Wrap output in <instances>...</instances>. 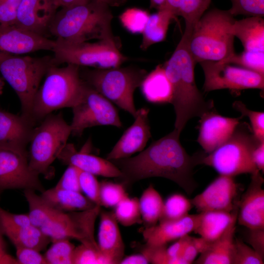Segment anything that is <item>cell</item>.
<instances>
[{"label":"cell","instance_id":"1","mask_svg":"<svg viewBox=\"0 0 264 264\" xmlns=\"http://www.w3.org/2000/svg\"><path fill=\"white\" fill-rule=\"evenodd\" d=\"M181 132L174 130L134 156L110 160L120 170V178L132 184L153 177L171 180L191 194L197 187L193 169L199 164V154L190 156L182 146Z\"/></svg>","mask_w":264,"mask_h":264},{"label":"cell","instance_id":"2","mask_svg":"<svg viewBox=\"0 0 264 264\" xmlns=\"http://www.w3.org/2000/svg\"><path fill=\"white\" fill-rule=\"evenodd\" d=\"M189 37L183 33L173 54L163 65L172 87L171 103L176 114L175 128L180 132L190 119L200 117L214 107L213 101L205 100L197 86L194 74L197 63L189 49Z\"/></svg>","mask_w":264,"mask_h":264},{"label":"cell","instance_id":"3","mask_svg":"<svg viewBox=\"0 0 264 264\" xmlns=\"http://www.w3.org/2000/svg\"><path fill=\"white\" fill-rule=\"evenodd\" d=\"M112 19L110 7L92 0L57 10L48 33L56 39L71 43L116 40L111 27Z\"/></svg>","mask_w":264,"mask_h":264},{"label":"cell","instance_id":"4","mask_svg":"<svg viewBox=\"0 0 264 264\" xmlns=\"http://www.w3.org/2000/svg\"><path fill=\"white\" fill-rule=\"evenodd\" d=\"M87 83L82 78L80 66L67 64L51 66L35 95L32 110L34 123L41 122L52 112L72 108L83 97Z\"/></svg>","mask_w":264,"mask_h":264},{"label":"cell","instance_id":"5","mask_svg":"<svg viewBox=\"0 0 264 264\" xmlns=\"http://www.w3.org/2000/svg\"><path fill=\"white\" fill-rule=\"evenodd\" d=\"M235 19L229 10L212 9L205 12L189 37V50L195 62L220 61L234 54L231 28Z\"/></svg>","mask_w":264,"mask_h":264},{"label":"cell","instance_id":"6","mask_svg":"<svg viewBox=\"0 0 264 264\" xmlns=\"http://www.w3.org/2000/svg\"><path fill=\"white\" fill-rule=\"evenodd\" d=\"M54 65H57L53 56L34 57L0 52V72L20 100L21 115L34 126L33 101L41 81Z\"/></svg>","mask_w":264,"mask_h":264},{"label":"cell","instance_id":"7","mask_svg":"<svg viewBox=\"0 0 264 264\" xmlns=\"http://www.w3.org/2000/svg\"><path fill=\"white\" fill-rule=\"evenodd\" d=\"M135 66L80 69L83 80L110 102L135 117L137 110L133 94L147 75Z\"/></svg>","mask_w":264,"mask_h":264},{"label":"cell","instance_id":"8","mask_svg":"<svg viewBox=\"0 0 264 264\" xmlns=\"http://www.w3.org/2000/svg\"><path fill=\"white\" fill-rule=\"evenodd\" d=\"M260 142L247 124L240 123L231 136L219 147L210 153H199V164L211 167L221 175L252 174L259 170L252 153Z\"/></svg>","mask_w":264,"mask_h":264},{"label":"cell","instance_id":"9","mask_svg":"<svg viewBox=\"0 0 264 264\" xmlns=\"http://www.w3.org/2000/svg\"><path fill=\"white\" fill-rule=\"evenodd\" d=\"M71 127L61 113L47 115L35 127L30 140L28 163L31 170L49 178L51 164L67 143Z\"/></svg>","mask_w":264,"mask_h":264},{"label":"cell","instance_id":"10","mask_svg":"<svg viewBox=\"0 0 264 264\" xmlns=\"http://www.w3.org/2000/svg\"><path fill=\"white\" fill-rule=\"evenodd\" d=\"M52 49L57 65L71 64L95 68L117 67L129 58L120 51L116 40L71 43L56 39Z\"/></svg>","mask_w":264,"mask_h":264},{"label":"cell","instance_id":"11","mask_svg":"<svg viewBox=\"0 0 264 264\" xmlns=\"http://www.w3.org/2000/svg\"><path fill=\"white\" fill-rule=\"evenodd\" d=\"M52 211L46 223L40 229L52 242L74 239L100 252L94 238L95 222L101 211L100 206L69 213L53 207Z\"/></svg>","mask_w":264,"mask_h":264},{"label":"cell","instance_id":"12","mask_svg":"<svg viewBox=\"0 0 264 264\" xmlns=\"http://www.w3.org/2000/svg\"><path fill=\"white\" fill-rule=\"evenodd\" d=\"M71 133L82 135L87 128L97 126L121 127L118 111L111 102L87 84L80 102L72 108Z\"/></svg>","mask_w":264,"mask_h":264},{"label":"cell","instance_id":"13","mask_svg":"<svg viewBox=\"0 0 264 264\" xmlns=\"http://www.w3.org/2000/svg\"><path fill=\"white\" fill-rule=\"evenodd\" d=\"M28 163L26 148L0 144V194L6 189H23L39 191L44 189Z\"/></svg>","mask_w":264,"mask_h":264},{"label":"cell","instance_id":"14","mask_svg":"<svg viewBox=\"0 0 264 264\" xmlns=\"http://www.w3.org/2000/svg\"><path fill=\"white\" fill-rule=\"evenodd\" d=\"M204 75L205 92L228 89L239 91L256 88L264 90V75L241 67L220 61L199 63Z\"/></svg>","mask_w":264,"mask_h":264},{"label":"cell","instance_id":"15","mask_svg":"<svg viewBox=\"0 0 264 264\" xmlns=\"http://www.w3.org/2000/svg\"><path fill=\"white\" fill-rule=\"evenodd\" d=\"M234 177L220 175L204 191L191 199L193 205L200 212H230L238 208L239 188Z\"/></svg>","mask_w":264,"mask_h":264},{"label":"cell","instance_id":"16","mask_svg":"<svg viewBox=\"0 0 264 264\" xmlns=\"http://www.w3.org/2000/svg\"><path fill=\"white\" fill-rule=\"evenodd\" d=\"M54 44V40L15 24H0V52L19 55L40 50L52 51Z\"/></svg>","mask_w":264,"mask_h":264},{"label":"cell","instance_id":"17","mask_svg":"<svg viewBox=\"0 0 264 264\" xmlns=\"http://www.w3.org/2000/svg\"><path fill=\"white\" fill-rule=\"evenodd\" d=\"M149 113V109L145 107L137 110L134 122L125 131L107 154V159L129 157L144 150L151 137Z\"/></svg>","mask_w":264,"mask_h":264},{"label":"cell","instance_id":"18","mask_svg":"<svg viewBox=\"0 0 264 264\" xmlns=\"http://www.w3.org/2000/svg\"><path fill=\"white\" fill-rule=\"evenodd\" d=\"M241 118L223 116L214 110L204 113L200 117L197 142L204 153H211L225 142L233 134Z\"/></svg>","mask_w":264,"mask_h":264},{"label":"cell","instance_id":"19","mask_svg":"<svg viewBox=\"0 0 264 264\" xmlns=\"http://www.w3.org/2000/svg\"><path fill=\"white\" fill-rule=\"evenodd\" d=\"M251 175L249 185L239 200L237 220L247 228H264V180L259 170Z\"/></svg>","mask_w":264,"mask_h":264},{"label":"cell","instance_id":"20","mask_svg":"<svg viewBox=\"0 0 264 264\" xmlns=\"http://www.w3.org/2000/svg\"><path fill=\"white\" fill-rule=\"evenodd\" d=\"M58 8L55 0H22L14 24L45 36Z\"/></svg>","mask_w":264,"mask_h":264},{"label":"cell","instance_id":"21","mask_svg":"<svg viewBox=\"0 0 264 264\" xmlns=\"http://www.w3.org/2000/svg\"><path fill=\"white\" fill-rule=\"evenodd\" d=\"M198 218L199 214H188L177 220L160 221L158 224L147 226L142 230V235L148 245H166L193 232L197 227Z\"/></svg>","mask_w":264,"mask_h":264},{"label":"cell","instance_id":"22","mask_svg":"<svg viewBox=\"0 0 264 264\" xmlns=\"http://www.w3.org/2000/svg\"><path fill=\"white\" fill-rule=\"evenodd\" d=\"M98 245L107 264H119L124 258L125 245L113 212L100 211Z\"/></svg>","mask_w":264,"mask_h":264},{"label":"cell","instance_id":"23","mask_svg":"<svg viewBox=\"0 0 264 264\" xmlns=\"http://www.w3.org/2000/svg\"><path fill=\"white\" fill-rule=\"evenodd\" d=\"M57 158L66 164L95 176L119 177L121 175L118 168L110 160L85 152L77 151L72 143L66 144Z\"/></svg>","mask_w":264,"mask_h":264},{"label":"cell","instance_id":"24","mask_svg":"<svg viewBox=\"0 0 264 264\" xmlns=\"http://www.w3.org/2000/svg\"><path fill=\"white\" fill-rule=\"evenodd\" d=\"M35 126L21 114L0 110V144L26 148Z\"/></svg>","mask_w":264,"mask_h":264},{"label":"cell","instance_id":"25","mask_svg":"<svg viewBox=\"0 0 264 264\" xmlns=\"http://www.w3.org/2000/svg\"><path fill=\"white\" fill-rule=\"evenodd\" d=\"M238 209L230 212H201L194 232L210 243L215 241L223 234L234 221L237 220Z\"/></svg>","mask_w":264,"mask_h":264},{"label":"cell","instance_id":"26","mask_svg":"<svg viewBox=\"0 0 264 264\" xmlns=\"http://www.w3.org/2000/svg\"><path fill=\"white\" fill-rule=\"evenodd\" d=\"M236 221H234L220 237L211 242L194 263L233 264Z\"/></svg>","mask_w":264,"mask_h":264},{"label":"cell","instance_id":"27","mask_svg":"<svg viewBox=\"0 0 264 264\" xmlns=\"http://www.w3.org/2000/svg\"><path fill=\"white\" fill-rule=\"evenodd\" d=\"M263 17L250 16L235 20L231 31L241 42L245 50L264 51V20Z\"/></svg>","mask_w":264,"mask_h":264},{"label":"cell","instance_id":"28","mask_svg":"<svg viewBox=\"0 0 264 264\" xmlns=\"http://www.w3.org/2000/svg\"><path fill=\"white\" fill-rule=\"evenodd\" d=\"M145 98L151 103H171L173 90L162 65H159L147 74L140 85Z\"/></svg>","mask_w":264,"mask_h":264},{"label":"cell","instance_id":"29","mask_svg":"<svg viewBox=\"0 0 264 264\" xmlns=\"http://www.w3.org/2000/svg\"><path fill=\"white\" fill-rule=\"evenodd\" d=\"M41 197L50 206L61 211H79L96 205L81 192L53 187L42 193Z\"/></svg>","mask_w":264,"mask_h":264},{"label":"cell","instance_id":"30","mask_svg":"<svg viewBox=\"0 0 264 264\" xmlns=\"http://www.w3.org/2000/svg\"><path fill=\"white\" fill-rule=\"evenodd\" d=\"M211 1V0H165L161 8L170 10L176 17H182L185 22L184 33L190 36L194 26L206 12Z\"/></svg>","mask_w":264,"mask_h":264},{"label":"cell","instance_id":"31","mask_svg":"<svg viewBox=\"0 0 264 264\" xmlns=\"http://www.w3.org/2000/svg\"><path fill=\"white\" fill-rule=\"evenodd\" d=\"M176 17L171 11L165 8H161L150 15L142 33L140 48L145 50L154 44L164 41L170 22Z\"/></svg>","mask_w":264,"mask_h":264},{"label":"cell","instance_id":"32","mask_svg":"<svg viewBox=\"0 0 264 264\" xmlns=\"http://www.w3.org/2000/svg\"><path fill=\"white\" fill-rule=\"evenodd\" d=\"M0 230L15 247H28L40 251L47 246L50 240L40 228L32 224L19 228H4Z\"/></svg>","mask_w":264,"mask_h":264},{"label":"cell","instance_id":"33","mask_svg":"<svg viewBox=\"0 0 264 264\" xmlns=\"http://www.w3.org/2000/svg\"><path fill=\"white\" fill-rule=\"evenodd\" d=\"M139 204L142 220L147 226L157 224L161 217L164 201L152 185L143 192L139 199Z\"/></svg>","mask_w":264,"mask_h":264},{"label":"cell","instance_id":"34","mask_svg":"<svg viewBox=\"0 0 264 264\" xmlns=\"http://www.w3.org/2000/svg\"><path fill=\"white\" fill-rule=\"evenodd\" d=\"M114 207V216L122 225L128 227L142 221L137 198L127 196Z\"/></svg>","mask_w":264,"mask_h":264},{"label":"cell","instance_id":"35","mask_svg":"<svg viewBox=\"0 0 264 264\" xmlns=\"http://www.w3.org/2000/svg\"><path fill=\"white\" fill-rule=\"evenodd\" d=\"M193 206L191 200L180 194H175L164 202L160 221L174 220L187 216Z\"/></svg>","mask_w":264,"mask_h":264},{"label":"cell","instance_id":"36","mask_svg":"<svg viewBox=\"0 0 264 264\" xmlns=\"http://www.w3.org/2000/svg\"><path fill=\"white\" fill-rule=\"evenodd\" d=\"M226 64H234L240 67L264 75V51L244 50L242 53H235L229 57L220 61Z\"/></svg>","mask_w":264,"mask_h":264},{"label":"cell","instance_id":"37","mask_svg":"<svg viewBox=\"0 0 264 264\" xmlns=\"http://www.w3.org/2000/svg\"><path fill=\"white\" fill-rule=\"evenodd\" d=\"M74 245L67 239L53 242L44 255L47 264H72Z\"/></svg>","mask_w":264,"mask_h":264},{"label":"cell","instance_id":"38","mask_svg":"<svg viewBox=\"0 0 264 264\" xmlns=\"http://www.w3.org/2000/svg\"><path fill=\"white\" fill-rule=\"evenodd\" d=\"M150 16L146 10L130 8L125 10L119 17L123 27L133 34H142Z\"/></svg>","mask_w":264,"mask_h":264},{"label":"cell","instance_id":"39","mask_svg":"<svg viewBox=\"0 0 264 264\" xmlns=\"http://www.w3.org/2000/svg\"><path fill=\"white\" fill-rule=\"evenodd\" d=\"M127 195L122 184L110 181L100 183L99 199L101 206L114 207Z\"/></svg>","mask_w":264,"mask_h":264},{"label":"cell","instance_id":"40","mask_svg":"<svg viewBox=\"0 0 264 264\" xmlns=\"http://www.w3.org/2000/svg\"><path fill=\"white\" fill-rule=\"evenodd\" d=\"M234 109L242 114V116H247L250 122L253 134L259 141H264V113L248 109L240 101H235L232 104Z\"/></svg>","mask_w":264,"mask_h":264},{"label":"cell","instance_id":"41","mask_svg":"<svg viewBox=\"0 0 264 264\" xmlns=\"http://www.w3.org/2000/svg\"><path fill=\"white\" fill-rule=\"evenodd\" d=\"M231 7L228 9L234 16L243 15L249 16H264V0H230Z\"/></svg>","mask_w":264,"mask_h":264},{"label":"cell","instance_id":"42","mask_svg":"<svg viewBox=\"0 0 264 264\" xmlns=\"http://www.w3.org/2000/svg\"><path fill=\"white\" fill-rule=\"evenodd\" d=\"M264 258L239 239L234 241L233 264H263Z\"/></svg>","mask_w":264,"mask_h":264},{"label":"cell","instance_id":"43","mask_svg":"<svg viewBox=\"0 0 264 264\" xmlns=\"http://www.w3.org/2000/svg\"><path fill=\"white\" fill-rule=\"evenodd\" d=\"M79 180L81 192H84L86 196L95 204L101 206L99 199L100 183L95 175L79 169Z\"/></svg>","mask_w":264,"mask_h":264},{"label":"cell","instance_id":"44","mask_svg":"<svg viewBox=\"0 0 264 264\" xmlns=\"http://www.w3.org/2000/svg\"><path fill=\"white\" fill-rule=\"evenodd\" d=\"M107 264L101 253L83 244L75 247L72 264Z\"/></svg>","mask_w":264,"mask_h":264},{"label":"cell","instance_id":"45","mask_svg":"<svg viewBox=\"0 0 264 264\" xmlns=\"http://www.w3.org/2000/svg\"><path fill=\"white\" fill-rule=\"evenodd\" d=\"M54 187L81 193L79 180V169L74 166L69 165Z\"/></svg>","mask_w":264,"mask_h":264},{"label":"cell","instance_id":"46","mask_svg":"<svg viewBox=\"0 0 264 264\" xmlns=\"http://www.w3.org/2000/svg\"><path fill=\"white\" fill-rule=\"evenodd\" d=\"M31 224L28 214H12L0 207V229L4 228H19Z\"/></svg>","mask_w":264,"mask_h":264},{"label":"cell","instance_id":"47","mask_svg":"<svg viewBox=\"0 0 264 264\" xmlns=\"http://www.w3.org/2000/svg\"><path fill=\"white\" fill-rule=\"evenodd\" d=\"M141 253L149 260L150 263L170 264L171 258L167 252L166 245L152 246L146 244Z\"/></svg>","mask_w":264,"mask_h":264},{"label":"cell","instance_id":"48","mask_svg":"<svg viewBox=\"0 0 264 264\" xmlns=\"http://www.w3.org/2000/svg\"><path fill=\"white\" fill-rule=\"evenodd\" d=\"M22 0H0V24H14Z\"/></svg>","mask_w":264,"mask_h":264},{"label":"cell","instance_id":"49","mask_svg":"<svg viewBox=\"0 0 264 264\" xmlns=\"http://www.w3.org/2000/svg\"><path fill=\"white\" fill-rule=\"evenodd\" d=\"M16 248L18 264H47L44 256L37 250L24 247Z\"/></svg>","mask_w":264,"mask_h":264},{"label":"cell","instance_id":"50","mask_svg":"<svg viewBox=\"0 0 264 264\" xmlns=\"http://www.w3.org/2000/svg\"><path fill=\"white\" fill-rule=\"evenodd\" d=\"M247 242L258 254L264 258V228H248Z\"/></svg>","mask_w":264,"mask_h":264},{"label":"cell","instance_id":"51","mask_svg":"<svg viewBox=\"0 0 264 264\" xmlns=\"http://www.w3.org/2000/svg\"><path fill=\"white\" fill-rule=\"evenodd\" d=\"M199 253H200V252L195 242L194 237H191L186 244L180 257L185 261L186 264H190L194 262L196 257Z\"/></svg>","mask_w":264,"mask_h":264},{"label":"cell","instance_id":"52","mask_svg":"<svg viewBox=\"0 0 264 264\" xmlns=\"http://www.w3.org/2000/svg\"><path fill=\"white\" fill-rule=\"evenodd\" d=\"M190 237L191 236L189 235L184 236L178 239L175 243L169 248H167V252L171 258V262L172 259L181 256L183 249Z\"/></svg>","mask_w":264,"mask_h":264},{"label":"cell","instance_id":"53","mask_svg":"<svg viewBox=\"0 0 264 264\" xmlns=\"http://www.w3.org/2000/svg\"><path fill=\"white\" fill-rule=\"evenodd\" d=\"M253 162L257 169L264 172V141L260 142L252 153Z\"/></svg>","mask_w":264,"mask_h":264},{"label":"cell","instance_id":"54","mask_svg":"<svg viewBox=\"0 0 264 264\" xmlns=\"http://www.w3.org/2000/svg\"><path fill=\"white\" fill-rule=\"evenodd\" d=\"M2 234L0 230V264H18L17 259L6 252Z\"/></svg>","mask_w":264,"mask_h":264},{"label":"cell","instance_id":"55","mask_svg":"<svg viewBox=\"0 0 264 264\" xmlns=\"http://www.w3.org/2000/svg\"><path fill=\"white\" fill-rule=\"evenodd\" d=\"M149 260L141 253L132 255L123 258L119 264H149Z\"/></svg>","mask_w":264,"mask_h":264},{"label":"cell","instance_id":"56","mask_svg":"<svg viewBox=\"0 0 264 264\" xmlns=\"http://www.w3.org/2000/svg\"><path fill=\"white\" fill-rule=\"evenodd\" d=\"M58 8L68 7L87 3L92 0H55Z\"/></svg>","mask_w":264,"mask_h":264},{"label":"cell","instance_id":"57","mask_svg":"<svg viewBox=\"0 0 264 264\" xmlns=\"http://www.w3.org/2000/svg\"><path fill=\"white\" fill-rule=\"evenodd\" d=\"M109 7L119 6L123 4L127 0H96Z\"/></svg>","mask_w":264,"mask_h":264},{"label":"cell","instance_id":"58","mask_svg":"<svg viewBox=\"0 0 264 264\" xmlns=\"http://www.w3.org/2000/svg\"><path fill=\"white\" fill-rule=\"evenodd\" d=\"M164 2L165 0H150V7L158 10L163 6Z\"/></svg>","mask_w":264,"mask_h":264},{"label":"cell","instance_id":"59","mask_svg":"<svg viewBox=\"0 0 264 264\" xmlns=\"http://www.w3.org/2000/svg\"><path fill=\"white\" fill-rule=\"evenodd\" d=\"M3 86H4V82L1 79V78L0 77V95L2 93Z\"/></svg>","mask_w":264,"mask_h":264}]
</instances>
